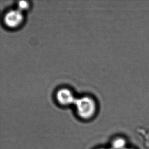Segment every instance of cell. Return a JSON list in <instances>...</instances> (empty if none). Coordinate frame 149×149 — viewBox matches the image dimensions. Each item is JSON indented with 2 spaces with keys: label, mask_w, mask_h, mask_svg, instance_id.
<instances>
[{
  "label": "cell",
  "mask_w": 149,
  "mask_h": 149,
  "mask_svg": "<svg viewBox=\"0 0 149 149\" xmlns=\"http://www.w3.org/2000/svg\"><path fill=\"white\" fill-rule=\"evenodd\" d=\"M125 149H134L133 148H125Z\"/></svg>",
  "instance_id": "cell-7"
},
{
  "label": "cell",
  "mask_w": 149,
  "mask_h": 149,
  "mask_svg": "<svg viewBox=\"0 0 149 149\" xmlns=\"http://www.w3.org/2000/svg\"><path fill=\"white\" fill-rule=\"evenodd\" d=\"M74 104L75 105L77 115L81 119H91L95 115L96 106L94 101L89 97L77 98Z\"/></svg>",
  "instance_id": "cell-1"
},
{
  "label": "cell",
  "mask_w": 149,
  "mask_h": 149,
  "mask_svg": "<svg viewBox=\"0 0 149 149\" xmlns=\"http://www.w3.org/2000/svg\"><path fill=\"white\" fill-rule=\"evenodd\" d=\"M109 149V148H99V149Z\"/></svg>",
  "instance_id": "cell-6"
},
{
  "label": "cell",
  "mask_w": 149,
  "mask_h": 149,
  "mask_svg": "<svg viewBox=\"0 0 149 149\" xmlns=\"http://www.w3.org/2000/svg\"><path fill=\"white\" fill-rule=\"evenodd\" d=\"M126 141L122 137L116 138L111 143V149H125L126 148Z\"/></svg>",
  "instance_id": "cell-4"
},
{
  "label": "cell",
  "mask_w": 149,
  "mask_h": 149,
  "mask_svg": "<svg viewBox=\"0 0 149 149\" xmlns=\"http://www.w3.org/2000/svg\"><path fill=\"white\" fill-rule=\"evenodd\" d=\"M23 19L22 11L19 9L10 10L4 17V22L9 27H16L22 22Z\"/></svg>",
  "instance_id": "cell-2"
},
{
  "label": "cell",
  "mask_w": 149,
  "mask_h": 149,
  "mask_svg": "<svg viewBox=\"0 0 149 149\" xmlns=\"http://www.w3.org/2000/svg\"><path fill=\"white\" fill-rule=\"evenodd\" d=\"M56 97L58 102L64 105L74 104L75 101L77 99L75 98L72 93L67 89L60 90L57 93Z\"/></svg>",
  "instance_id": "cell-3"
},
{
  "label": "cell",
  "mask_w": 149,
  "mask_h": 149,
  "mask_svg": "<svg viewBox=\"0 0 149 149\" xmlns=\"http://www.w3.org/2000/svg\"><path fill=\"white\" fill-rule=\"evenodd\" d=\"M18 9L22 10H24L28 7V4L26 1H21L18 2Z\"/></svg>",
  "instance_id": "cell-5"
}]
</instances>
